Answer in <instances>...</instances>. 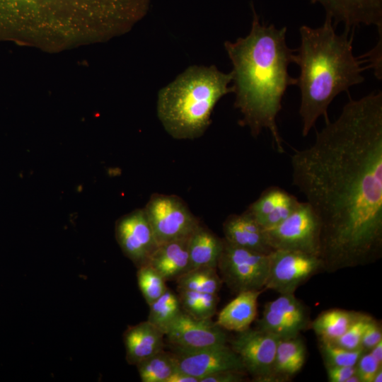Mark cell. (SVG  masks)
Masks as SVG:
<instances>
[{"label": "cell", "mask_w": 382, "mask_h": 382, "mask_svg": "<svg viewBox=\"0 0 382 382\" xmlns=\"http://www.w3.org/2000/svg\"><path fill=\"white\" fill-rule=\"evenodd\" d=\"M216 269L199 267L187 271L175 279L177 289L218 294L223 282Z\"/></svg>", "instance_id": "cell-24"}, {"label": "cell", "mask_w": 382, "mask_h": 382, "mask_svg": "<svg viewBox=\"0 0 382 382\" xmlns=\"http://www.w3.org/2000/svg\"><path fill=\"white\" fill-rule=\"evenodd\" d=\"M257 323V328L274 335L280 339L296 337L302 330L295 323L265 306L262 318Z\"/></svg>", "instance_id": "cell-26"}, {"label": "cell", "mask_w": 382, "mask_h": 382, "mask_svg": "<svg viewBox=\"0 0 382 382\" xmlns=\"http://www.w3.org/2000/svg\"><path fill=\"white\" fill-rule=\"evenodd\" d=\"M189 237L158 245L147 265L153 267L166 282L175 280L190 270Z\"/></svg>", "instance_id": "cell-18"}, {"label": "cell", "mask_w": 382, "mask_h": 382, "mask_svg": "<svg viewBox=\"0 0 382 382\" xmlns=\"http://www.w3.org/2000/svg\"><path fill=\"white\" fill-rule=\"evenodd\" d=\"M223 245L224 239L199 224L188 238L190 270L217 268Z\"/></svg>", "instance_id": "cell-20"}, {"label": "cell", "mask_w": 382, "mask_h": 382, "mask_svg": "<svg viewBox=\"0 0 382 382\" xmlns=\"http://www.w3.org/2000/svg\"><path fill=\"white\" fill-rule=\"evenodd\" d=\"M265 306L277 311L301 330L304 329L308 323L306 309L294 294H280L274 300L267 303Z\"/></svg>", "instance_id": "cell-27"}, {"label": "cell", "mask_w": 382, "mask_h": 382, "mask_svg": "<svg viewBox=\"0 0 382 382\" xmlns=\"http://www.w3.org/2000/svg\"><path fill=\"white\" fill-rule=\"evenodd\" d=\"M382 381V369L381 367L377 371L374 375L373 382H381Z\"/></svg>", "instance_id": "cell-38"}, {"label": "cell", "mask_w": 382, "mask_h": 382, "mask_svg": "<svg viewBox=\"0 0 382 382\" xmlns=\"http://www.w3.org/2000/svg\"><path fill=\"white\" fill-rule=\"evenodd\" d=\"M128 364L137 365L164 349L165 335L148 320L129 326L123 335Z\"/></svg>", "instance_id": "cell-17"}, {"label": "cell", "mask_w": 382, "mask_h": 382, "mask_svg": "<svg viewBox=\"0 0 382 382\" xmlns=\"http://www.w3.org/2000/svg\"><path fill=\"white\" fill-rule=\"evenodd\" d=\"M346 382H360V380L359 378V377L357 376V375L355 374H354L353 375H352L347 380Z\"/></svg>", "instance_id": "cell-39"}, {"label": "cell", "mask_w": 382, "mask_h": 382, "mask_svg": "<svg viewBox=\"0 0 382 382\" xmlns=\"http://www.w3.org/2000/svg\"><path fill=\"white\" fill-rule=\"evenodd\" d=\"M149 306L148 321L164 335L183 312L178 294L168 288Z\"/></svg>", "instance_id": "cell-25"}, {"label": "cell", "mask_w": 382, "mask_h": 382, "mask_svg": "<svg viewBox=\"0 0 382 382\" xmlns=\"http://www.w3.org/2000/svg\"><path fill=\"white\" fill-rule=\"evenodd\" d=\"M137 277L139 290L148 305L156 301L168 289L166 281L147 264L138 267Z\"/></svg>", "instance_id": "cell-28"}, {"label": "cell", "mask_w": 382, "mask_h": 382, "mask_svg": "<svg viewBox=\"0 0 382 382\" xmlns=\"http://www.w3.org/2000/svg\"><path fill=\"white\" fill-rule=\"evenodd\" d=\"M144 210L158 245L188 238L199 221L178 196L155 194Z\"/></svg>", "instance_id": "cell-8"}, {"label": "cell", "mask_w": 382, "mask_h": 382, "mask_svg": "<svg viewBox=\"0 0 382 382\" xmlns=\"http://www.w3.org/2000/svg\"><path fill=\"white\" fill-rule=\"evenodd\" d=\"M136 366L142 382H166L170 376L178 369L175 354L164 349Z\"/></svg>", "instance_id": "cell-23"}, {"label": "cell", "mask_w": 382, "mask_h": 382, "mask_svg": "<svg viewBox=\"0 0 382 382\" xmlns=\"http://www.w3.org/2000/svg\"><path fill=\"white\" fill-rule=\"evenodd\" d=\"M265 289L280 294H294L296 289L323 268L319 256L295 250H273Z\"/></svg>", "instance_id": "cell-9"}, {"label": "cell", "mask_w": 382, "mask_h": 382, "mask_svg": "<svg viewBox=\"0 0 382 382\" xmlns=\"http://www.w3.org/2000/svg\"><path fill=\"white\" fill-rule=\"evenodd\" d=\"M296 197L273 186L266 189L246 212L264 228H272L283 221L299 204Z\"/></svg>", "instance_id": "cell-15"}, {"label": "cell", "mask_w": 382, "mask_h": 382, "mask_svg": "<svg viewBox=\"0 0 382 382\" xmlns=\"http://www.w3.org/2000/svg\"><path fill=\"white\" fill-rule=\"evenodd\" d=\"M328 378L330 382H346L356 373L354 366H326Z\"/></svg>", "instance_id": "cell-35"}, {"label": "cell", "mask_w": 382, "mask_h": 382, "mask_svg": "<svg viewBox=\"0 0 382 382\" xmlns=\"http://www.w3.org/2000/svg\"><path fill=\"white\" fill-rule=\"evenodd\" d=\"M382 33L380 34L379 40L376 46L367 54L359 57L364 63L368 64V68L374 70L375 76L378 79H381V50H382Z\"/></svg>", "instance_id": "cell-33"}, {"label": "cell", "mask_w": 382, "mask_h": 382, "mask_svg": "<svg viewBox=\"0 0 382 382\" xmlns=\"http://www.w3.org/2000/svg\"><path fill=\"white\" fill-rule=\"evenodd\" d=\"M178 369L199 379L225 370L245 371L238 354L226 345L210 346L192 350L172 351Z\"/></svg>", "instance_id": "cell-13"}, {"label": "cell", "mask_w": 382, "mask_h": 382, "mask_svg": "<svg viewBox=\"0 0 382 382\" xmlns=\"http://www.w3.org/2000/svg\"><path fill=\"white\" fill-rule=\"evenodd\" d=\"M172 351L192 350L226 345L225 330L211 319H196L183 311L165 334Z\"/></svg>", "instance_id": "cell-12"}, {"label": "cell", "mask_w": 382, "mask_h": 382, "mask_svg": "<svg viewBox=\"0 0 382 382\" xmlns=\"http://www.w3.org/2000/svg\"><path fill=\"white\" fill-rule=\"evenodd\" d=\"M115 236L123 253L137 267L147 264L158 246L144 209L120 218L116 223Z\"/></svg>", "instance_id": "cell-11"}, {"label": "cell", "mask_w": 382, "mask_h": 382, "mask_svg": "<svg viewBox=\"0 0 382 382\" xmlns=\"http://www.w3.org/2000/svg\"><path fill=\"white\" fill-rule=\"evenodd\" d=\"M335 26L326 17L318 28L303 25L299 28L301 43L294 63L299 68L296 86L301 93L299 112L303 137L320 117L329 121L328 110L337 95L364 81V63L353 53V31L338 34Z\"/></svg>", "instance_id": "cell-4"}, {"label": "cell", "mask_w": 382, "mask_h": 382, "mask_svg": "<svg viewBox=\"0 0 382 382\" xmlns=\"http://www.w3.org/2000/svg\"><path fill=\"white\" fill-rule=\"evenodd\" d=\"M306 347L298 336L281 339L274 356L272 382L288 381L303 367L306 359Z\"/></svg>", "instance_id": "cell-21"}, {"label": "cell", "mask_w": 382, "mask_h": 382, "mask_svg": "<svg viewBox=\"0 0 382 382\" xmlns=\"http://www.w3.org/2000/svg\"><path fill=\"white\" fill-rule=\"evenodd\" d=\"M280 340L267 332L249 328L238 332L230 342L253 381L272 382L273 363Z\"/></svg>", "instance_id": "cell-10"}, {"label": "cell", "mask_w": 382, "mask_h": 382, "mask_svg": "<svg viewBox=\"0 0 382 382\" xmlns=\"http://www.w3.org/2000/svg\"><path fill=\"white\" fill-rule=\"evenodd\" d=\"M358 313L341 309H331L320 313L311 327L320 340L333 341L349 328Z\"/></svg>", "instance_id": "cell-22"}, {"label": "cell", "mask_w": 382, "mask_h": 382, "mask_svg": "<svg viewBox=\"0 0 382 382\" xmlns=\"http://www.w3.org/2000/svg\"><path fill=\"white\" fill-rule=\"evenodd\" d=\"M292 183L320 222L323 269L364 265L382 253V93L349 98L309 147L291 157Z\"/></svg>", "instance_id": "cell-1"}, {"label": "cell", "mask_w": 382, "mask_h": 382, "mask_svg": "<svg viewBox=\"0 0 382 382\" xmlns=\"http://www.w3.org/2000/svg\"><path fill=\"white\" fill-rule=\"evenodd\" d=\"M245 374L238 370L221 371L204 376L199 382H241L245 379Z\"/></svg>", "instance_id": "cell-34"}, {"label": "cell", "mask_w": 382, "mask_h": 382, "mask_svg": "<svg viewBox=\"0 0 382 382\" xmlns=\"http://www.w3.org/2000/svg\"><path fill=\"white\" fill-rule=\"evenodd\" d=\"M325 10L326 17L335 25L342 23L346 30L354 31L360 25L382 28V0H310Z\"/></svg>", "instance_id": "cell-14"}, {"label": "cell", "mask_w": 382, "mask_h": 382, "mask_svg": "<svg viewBox=\"0 0 382 382\" xmlns=\"http://www.w3.org/2000/svg\"><path fill=\"white\" fill-rule=\"evenodd\" d=\"M224 239L238 247L270 254L273 250L268 245L264 228L246 211L232 214L223 224Z\"/></svg>", "instance_id": "cell-16"}, {"label": "cell", "mask_w": 382, "mask_h": 382, "mask_svg": "<svg viewBox=\"0 0 382 382\" xmlns=\"http://www.w3.org/2000/svg\"><path fill=\"white\" fill-rule=\"evenodd\" d=\"M269 267V254L234 245L224 238L217 268L223 283L233 291L264 290Z\"/></svg>", "instance_id": "cell-6"}, {"label": "cell", "mask_w": 382, "mask_h": 382, "mask_svg": "<svg viewBox=\"0 0 382 382\" xmlns=\"http://www.w3.org/2000/svg\"><path fill=\"white\" fill-rule=\"evenodd\" d=\"M369 352L378 361L382 364V341L379 342Z\"/></svg>", "instance_id": "cell-37"}, {"label": "cell", "mask_w": 382, "mask_h": 382, "mask_svg": "<svg viewBox=\"0 0 382 382\" xmlns=\"http://www.w3.org/2000/svg\"><path fill=\"white\" fill-rule=\"evenodd\" d=\"M263 290H248L236 298L219 312L216 321L225 330L241 332L250 328L257 316V299Z\"/></svg>", "instance_id": "cell-19"}, {"label": "cell", "mask_w": 382, "mask_h": 382, "mask_svg": "<svg viewBox=\"0 0 382 382\" xmlns=\"http://www.w3.org/2000/svg\"><path fill=\"white\" fill-rule=\"evenodd\" d=\"M151 0H0V38L21 41L30 30L75 33L107 40L129 30Z\"/></svg>", "instance_id": "cell-3"}, {"label": "cell", "mask_w": 382, "mask_h": 382, "mask_svg": "<svg viewBox=\"0 0 382 382\" xmlns=\"http://www.w3.org/2000/svg\"><path fill=\"white\" fill-rule=\"evenodd\" d=\"M320 222L311 206L299 202L294 210L278 225L264 229L272 250L300 251L320 257Z\"/></svg>", "instance_id": "cell-7"}, {"label": "cell", "mask_w": 382, "mask_h": 382, "mask_svg": "<svg viewBox=\"0 0 382 382\" xmlns=\"http://www.w3.org/2000/svg\"><path fill=\"white\" fill-rule=\"evenodd\" d=\"M381 367V363L378 361L369 351L364 352L358 359L356 365V374L360 382H373L374 375Z\"/></svg>", "instance_id": "cell-31"}, {"label": "cell", "mask_w": 382, "mask_h": 382, "mask_svg": "<svg viewBox=\"0 0 382 382\" xmlns=\"http://www.w3.org/2000/svg\"><path fill=\"white\" fill-rule=\"evenodd\" d=\"M252 10L249 34L234 42H224L233 65L234 105L243 115L242 126L248 127L255 137L268 129L276 150L283 153L277 117L286 89L296 83V78L289 74L296 50L286 44V27L265 25L260 22L253 6Z\"/></svg>", "instance_id": "cell-2"}, {"label": "cell", "mask_w": 382, "mask_h": 382, "mask_svg": "<svg viewBox=\"0 0 382 382\" xmlns=\"http://www.w3.org/2000/svg\"><path fill=\"white\" fill-rule=\"evenodd\" d=\"M232 80L231 71L214 65L189 66L158 93L157 115L166 132L178 139L202 136L217 102L233 93Z\"/></svg>", "instance_id": "cell-5"}, {"label": "cell", "mask_w": 382, "mask_h": 382, "mask_svg": "<svg viewBox=\"0 0 382 382\" xmlns=\"http://www.w3.org/2000/svg\"><path fill=\"white\" fill-rule=\"evenodd\" d=\"M371 317L358 313L357 318L339 337L333 341L334 344L347 349H357L361 347V341L364 328Z\"/></svg>", "instance_id": "cell-30"}, {"label": "cell", "mask_w": 382, "mask_h": 382, "mask_svg": "<svg viewBox=\"0 0 382 382\" xmlns=\"http://www.w3.org/2000/svg\"><path fill=\"white\" fill-rule=\"evenodd\" d=\"M381 341H382L381 328L376 320L370 318L362 335L361 347L365 351H369Z\"/></svg>", "instance_id": "cell-32"}, {"label": "cell", "mask_w": 382, "mask_h": 382, "mask_svg": "<svg viewBox=\"0 0 382 382\" xmlns=\"http://www.w3.org/2000/svg\"><path fill=\"white\" fill-rule=\"evenodd\" d=\"M166 382H199V379L178 369L170 376Z\"/></svg>", "instance_id": "cell-36"}, {"label": "cell", "mask_w": 382, "mask_h": 382, "mask_svg": "<svg viewBox=\"0 0 382 382\" xmlns=\"http://www.w3.org/2000/svg\"><path fill=\"white\" fill-rule=\"evenodd\" d=\"M319 345L326 366H354L366 352L362 347L347 349L325 340H320Z\"/></svg>", "instance_id": "cell-29"}]
</instances>
